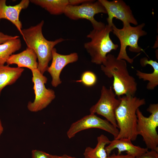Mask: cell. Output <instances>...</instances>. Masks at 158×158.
<instances>
[{"label": "cell", "mask_w": 158, "mask_h": 158, "mask_svg": "<svg viewBox=\"0 0 158 158\" xmlns=\"http://www.w3.org/2000/svg\"><path fill=\"white\" fill-rule=\"evenodd\" d=\"M120 103L115 111L116 123L119 128L118 134L114 139L128 138L135 141L137 132V109L146 104L145 99L131 95L118 97Z\"/></svg>", "instance_id": "6da1fadb"}, {"label": "cell", "mask_w": 158, "mask_h": 158, "mask_svg": "<svg viewBox=\"0 0 158 158\" xmlns=\"http://www.w3.org/2000/svg\"><path fill=\"white\" fill-rule=\"evenodd\" d=\"M101 68L108 77L113 78L112 89L116 96H135L137 83L130 74L125 60L117 59L114 55L109 54Z\"/></svg>", "instance_id": "7a4b0ae2"}, {"label": "cell", "mask_w": 158, "mask_h": 158, "mask_svg": "<svg viewBox=\"0 0 158 158\" xmlns=\"http://www.w3.org/2000/svg\"><path fill=\"white\" fill-rule=\"evenodd\" d=\"M44 23L42 20L36 25L22 29L21 35L27 47L32 49L38 60V69L43 74L49 67V63L52 59V52L57 44L66 40L62 38L54 41H49L43 36L42 28Z\"/></svg>", "instance_id": "3957f363"}, {"label": "cell", "mask_w": 158, "mask_h": 158, "mask_svg": "<svg viewBox=\"0 0 158 158\" xmlns=\"http://www.w3.org/2000/svg\"><path fill=\"white\" fill-rule=\"evenodd\" d=\"M112 32V27L106 25L101 29H93L87 35V37L91 40L85 43L84 47L90 56L92 63L102 64L107 54L118 48V45L115 44L110 38L109 34Z\"/></svg>", "instance_id": "277c9868"}, {"label": "cell", "mask_w": 158, "mask_h": 158, "mask_svg": "<svg viewBox=\"0 0 158 158\" xmlns=\"http://www.w3.org/2000/svg\"><path fill=\"white\" fill-rule=\"evenodd\" d=\"M144 23H142L135 27L130 25L123 26L122 29L117 28L114 24L112 26V32L118 39L120 43V48L118 56V59L124 60L130 63L133 62L134 59L130 58L127 54L126 48L129 46V50L132 52L139 53L143 51L138 45L140 37L146 35L147 32L143 30Z\"/></svg>", "instance_id": "5b68a950"}, {"label": "cell", "mask_w": 158, "mask_h": 158, "mask_svg": "<svg viewBox=\"0 0 158 158\" xmlns=\"http://www.w3.org/2000/svg\"><path fill=\"white\" fill-rule=\"evenodd\" d=\"M147 110L151 114L148 117L144 116L139 108L137 110L138 134L142 136L146 148L158 152V104H150Z\"/></svg>", "instance_id": "8992f818"}, {"label": "cell", "mask_w": 158, "mask_h": 158, "mask_svg": "<svg viewBox=\"0 0 158 158\" xmlns=\"http://www.w3.org/2000/svg\"><path fill=\"white\" fill-rule=\"evenodd\" d=\"M99 13L107 14L105 8L99 0H89L78 5H68L64 13L66 16L72 20L85 19L89 20L95 29H101L106 25L104 23L95 19V16Z\"/></svg>", "instance_id": "52a82bcc"}, {"label": "cell", "mask_w": 158, "mask_h": 158, "mask_svg": "<svg viewBox=\"0 0 158 158\" xmlns=\"http://www.w3.org/2000/svg\"><path fill=\"white\" fill-rule=\"evenodd\" d=\"M31 71L35 96L34 101L29 102L27 107L30 111L37 112L46 108L55 98L56 95L53 90L45 87L47 78L38 68Z\"/></svg>", "instance_id": "ba28073f"}, {"label": "cell", "mask_w": 158, "mask_h": 158, "mask_svg": "<svg viewBox=\"0 0 158 158\" xmlns=\"http://www.w3.org/2000/svg\"><path fill=\"white\" fill-rule=\"evenodd\" d=\"M112 87L109 88L102 86L99 99L90 109V114H97L105 117L115 127L118 128L115 115V111L120 101L117 99Z\"/></svg>", "instance_id": "9c48e42d"}, {"label": "cell", "mask_w": 158, "mask_h": 158, "mask_svg": "<svg viewBox=\"0 0 158 158\" xmlns=\"http://www.w3.org/2000/svg\"><path fill=\"white\" fill-rule=\"evenodd\" d=\"M91 128L102 129L112 134L115 138L119 130L106 120L103 119L94 114L86 115L74 122L71 125L67 132L69 139L74 137L78 133Z\"/></svg>", "instance_id": "30bf717a"}, {"label": "cell", "mask_w": 158, "mask_h": 158, "mask_svg": "<svg viewBox=\"0 0 158 158\" xmlns=\"http://www.w3.org/2000/svg\"><path fill=\"white\" fill-rule=\"evenodd\" d=\"M105 8L108 14L107 18L108 25L112 27L114 18L121 20L123 26L130 23L137 25V21L134 17L130 7L122 0H99Z\"/></svg>", "instance_id": "8fae6325"}, {"label": "cell", "mask_w": 158, "mask_h": 158, "mask_svg": "<svg viewBox=\"0 0 158 158\" xmlns=\"http://www.w3.org/2000/svg\"><path fill=\"white\" fill-rule=\"evenodd\" d=\"M78 59V56L77 53L61 54L57 53L56 49L54 48L52 52L51 63L47 70L52 78V86L56 87L61 83L60 77L64 68L69 63L77 61Z\"/></svg>", "instance_id": "7c38bea8"}, {"label": "cell", "mask_w": 158, "mask_h": 158, "mask_svg": "<svg viewBox=\"0 0 158 158\" xmlns=\"http://www.w3.org/2000/svg\"><path fill=\"white\" fill-rule=\"evenodd\" d=\"M30 2L29 0H22L18 4L10 6L6 5V0H0V21L2 19L9 20L21 35L22 24L19 18L20 14L22 10L28 7Z\"/></svg>", "instance_id": "4fadbf2b"}, {"label": "cell", "mask_w": 158, "mask_h": 158, "mask_svg": "<svg viewBox=\"0 0 158 158\" xmlns=\"http://www.w3.org/2000/svg\"><path fill=\"white\" fill-rule=\"evenodd\" d=\"M105 148L108 156H110L111 151L116 148L118 150V154H120L121 152L126 151V154L132 155L135 157L148 150L147 148H142L134 145L130 140L125 138L114 139L111 141L110 143Z\"/></svg>", "instance_id": "5bb4252c"}, {"label": "cell", "mask_w": 158, "mask_h": 158, "mask_svg": "<svg viewBox=\"0 0 158 158\" xmlns=\"http://www.w3.org/2000/svg\"><path fill=\"white\" fill-rule=\"evenodd\" d=\"M37 55L33 50L28 47L22 52L12 54L7 61V65L16 64L18 67L29 68L31 71L38 68Z\"/></svg>", "instance_id": "9a60e30c"}, {"label": "cell", "mask_w": 158, "mask_h": 158, "mask_svg": "<svg viewBox=\"0 0 158 158\" xmlns=\"http://www.w3.org/2000/svg\"><path fill=\"white\" fill-rule=\"evenodd\" d=\"M141 66H145L147 65L151 66L153 69V71L151 73H146L136 70V75L139 79L144 81H148L146 88L148 90H153L158 85V63L156 61L148 60L146 57L141 59L140 61Z\"/></svg>", "instance_id": "2e32d148"}, {"label": "cell", "mask_w": 158, "mask_h": 158, "mask_svg": "<svg viewBox=\"0 0 158 158\" xmlns=\"http://www.w3.org/2000/svg\"><path fill=\"white\" fill-rule=\"evenodd\" d=\"M24 69L8 65H0V96L3 89L15 83L20 77Z\"/></svg>", "instance_id": "e0dca14e"}, {"label": "cell", "mask_w": 158, "mask_h": 158, "mask_svg": "<svg viewBox=\"0 0 158 158\" xmlns=\"http://www.w3.org/2000/svg\"><path fill=\"white\" fill-rule=\"evenodd\" d=\"M30 1L54 15L64 13L66 8L69 5V0H30Z\"/></svg>", "instance_id": "ac0fdd59"}, {"label": "cell", "mask_w": 158, "mask_h": 158, "mask_svg": "<svg viewBox=\"0 0 158 158\" xmlns=\"http://www.w3.org/2000/svg\"><path fill=\"white\" fill-rule=\"evenodd\" d=\"M97 141L94 148L90 147L86 148L83 153L85 158H108L105 148L111 141L106 136L102 134L97 137Z\"/></svg>", "instance_id": "d6986e66"}, {"label": "cell", "mask_w": 158, "mask_h": 158, "mask_svg": "<svg viewBox=\"0 0 158 158\" xmlns=\"http://www.w3.org/2000/svg\"><path fill=\"white\" fill-rule=\"evenodd\" d=\"M21 41L19 38L0 44V65H4L13 53L20 49Z\"/></svg>", "instance_id": "ffe728a7"}, {"label": "cell", "mask_w": 158, "mask_h": 158, "mask_svg": "<svg viewBox=\"0 0 158 158\" xmlns=\"http://www.w3.org/2000/svg\"><path fill=\"white\" fill-rule=\"evenodd\" d=\"M97 81V76L94 73L90 71H86L82 73L80 79L76 82H80L86 86L91 87L94 85Z\"/></svg>", "instance_id": "44dd1931"}, {"label": "cell", "mask_w": 158, "mask_h": 158, "mask_svg": "<svg viewBox=\"0 0 158 158\" xmlns=\"http://www.w3.org/2000/svg\"><path fill=\"white\" fill-rule=\"evenodd\" d=\"M157 152L154 150H148L146 152L138 156L135 158H158Z\"/></svg>", "instance_id": "7402d4cb"}, {"label": "cell", "mask_w": 158, "mask_h": 158, "mask_svg": "<svg viewBox=\"0 0 158 158\" xmlns=\"http://www.w3.org/2000/svg\"><path fill=\"white\" fill-rule=\"evenodd\" d=\"M32 158H50L49 154L38 150H32Z\"/></svg>", "instance_id": "603a6c76"}, {"label": "cell", "mask_w": 158, "mask_h": 158, "mask_svg": "<svg viewBox=\"0 0 158 158\" xmlns=\"http://www.w3.org/2000/svg\"><path fill=\"white\" fill-rule=\"evenodd\" d=\"M19 38V36H13L5 34L0 32V44L3 43L8 41Z\"/></svg>", "instance_id": "cb8c5ba5"}, {"label": "cell", "mask_w": 158, "mask_h": 158, "mask_svg": "<svg viewBox=\"0 0 158 158\" xmlns=\"http://www.w3.org/2000/svg\"><path fill=\"white\" fill-rule=\"evenodd\" d=\"M108 158H135V157L132 155L127 154L126 155L116 154L114 153L108 157Z\"/></svg>", "instance_id": "d4e9b609"}, {"label": "cell", "mask_w": 158, "mask_h": 158, "mask_svg": "<svg viewBox=\"0 0 158 158\" xmlns=\"http://www.w3.org/2000/svg\"><path fill=\"white\" fill-rule=\"evenodd\" d=\"M89 0H69V5H78L86 2Z\"/></svg>", "instance_id": "484cf974"}, {"label": "cell", "mask_w": 158, "mask_h": 158, "mask_svg": "<svg viewBox=\"0 0 158 158\" xmlns=\"http://www.w3.org/2000/svg\"><path fill=\"white\" fill-rule=\"evenodd\" d=\"M50 158H77L75 157H71L66 154H63L62 156H57L52 155L49 154Z\"/></svg>", "instance_id": "4316f807"}, {"label": "cell", "mask_w": 158, "mask_h": 158, "mask_svg": "<svg viewBox=\"0 0 158 158\" xmlns=\"http://www.w3.org/2000/svg\"><path fill=\"white\" fill-rule=\"evenodd\" d=\"M4 130V128L2 126V123L0 119V136Z\"/></svg>", "instance_id": "83f0119b"}]
</instances>
